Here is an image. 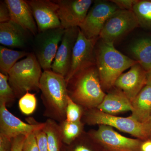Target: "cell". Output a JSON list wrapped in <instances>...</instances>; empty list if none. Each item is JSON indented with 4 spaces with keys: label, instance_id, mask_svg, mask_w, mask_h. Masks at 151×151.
<instances>
[{
    "label": "cell",
    "instance_id": "obj_1",
    "mask_svg": "<svg viewBox=\"0 0 151 151\" xmlns=\"http://www.w3.org/2000/svg\"><path fill=\"white\" fill-rule=\"evenodd\" d=\"M68 94L84 110L97 108L105 96L96 63L79 70L67 82Z\"/></svg>",
    "mask_w": 151,
    "mask_h": 151
},
{
    "label": "cell",
    "instance_id": "obj_2",
    "mask_svg": "<svg viewBox=\"0 0 151 151\" xmlns=\"http://www.w3.org/2000/svg\"><path fill=\"white\" fill-rule=\"evenodd\" d=\"M39 90L45 108L43 116L58 124L65 121L68 95L65 77L52 70H44Z\"/></svg>",
    "mask_w": 151,
    "mask_h": 151
},
{
    "label": "cell",
    "instance_id": "obj_3",
    "mask_svg": "<svg viewBox=\"0 0 151 151\" xmlns=\"http://www.w3.org/2000/svg\"><path fill=\"white\" fill-rule=\"evenodd\" d=\"M95 58L102 88L107 92L125 70L138 63L117 50L114 44L101 40L96 44Z\"/></svg>",
    "mask_w": 151,
    "mask_h": 151
},
{
    "label": "cell",
    "instance_id": "obj_4",
    "mask_svg": "<svg viewBox=\"0 0 151 151\" xmlns=\"http://www.w3.org/2000/svg\"><path fill=\"white\" fill-rule=\"evenodd\" d=\"M42 69L33 52H29L11 68L7 75L9 82L17 98L27 92L39 90Z\"/></svg>",
    "mask_w": 151,
    "mask_h": 151
},
{
    "label": "cell",
    "instance_id": "obj_5",
    "mask_svg": "<svg viewBox=\"0 0 151 151\" xmlns=\"http://www.w3.org/2000/svg\"><path fill=\"white\" fill-rule=\"evenodd\" d=\"M81 122L88 125H104L115 128L142 141L148 139L144 124L131 116L122 117L107 114L97 108L84 110Z\"/></svg>",
    "mask_w": 151,
    "mask_h": 151
},
{
    "label": "cell",
    "instance_id": "obj_6",
    "mask_svg": "<svg viewBox=\"0 0 151 151\" xmlns=\"http://www.w3.org/2000/svg\"><path fill=\"white\" fill-rule=\"evenodd\" d=\"M65 30L62 27L47 30L38 32L33 38V53L43 71L51 70L52 64Z\"/></svg>",
    "mask_w": 151,
    "mask_h": 151
},
{
    "label": "cell",
    "instance_id": "obj_7",
    "mask_svg": "<svg viewBox=\"0 0 151 151\" xmlns=\"http://www.w3.org/2000/svg\"><path fill=\"white\" fill-rule=\"evenodd\" d=\"M139 27L137 19L133 11L119 9L105 23L99 39L114 44Z\"/></svg>",
    "mask_w": 151,
    "mask_h": 151
},
{
    "label": "cell",
    "instance_id": "obj_8",
    "mask_svg": "<svg viewBox=\"0 0 151 151\" xmlns=\"http://www.w3.org/2000/svg\"><path fill=\"white\" fill-rule=\"evenodd\" d=\"M119 9L110 1H95L78 27L87 38H99L105 23Z\"/></svg>",
    "mask_w": 151,
    "mask_h": 151
},
{
    "label": "cell",
    "instance_id": "obj_9",
    "mask_svg": "<svg viewBox=\"0 0 151 151\" xmlns=\"http://www.w3.org/2000/svg\"><path fill=\"white\" fill-rule=\"evenodd\" d=\"M88 132L105 151H140L143 141L124 137L110 126L99 125Z\"/></svg>",
    "mask_w": 151,
    "mask_h": 151
},
{
    "label": "cell",
    "instance_id": "obj_10",
    "mask_svg": "<svg viewBox=\"0 0 151 151\" xmlns=\"http://www.w3.org/2000/svg\"><path fill=\"white\" fill-rule=\"evenodd\" d=\"M28 123L22 122L14 116L6 104L0 103V135L12 140L19 136H27L43 129L44 123H39L32 118H28Z\"/></svg>",
    "mask_w": 151,
    "mask_h": 151
},
{
    "label": "cell",
    "instance_id": "obj_11",
    "mask_svg": "<svg viewBox=\"0 0 151 151\" xmlns=\"http://www.w3.org/2000/svg\"><path fill=\"white\" fill-rule=\"evenodd\" d=\"M99 39L87 38L79 29L73 48L70 70L65 77L66 82L79 70L95 63V47Z\"/></svg>",
    "mask_w": 151,
    "mask_h": 151
},
{
    "label": "cell",
    "instance_id": "obj_12",
    "mask_svg": "<svg viewBox=\"0 0 151 151\" xmlns=\"http://www.w3.org/2000/svg\"><path fill=\"white\" fill-rule=\"evenodd\" d=\"M58 14L61 27H79L94 3L92 0H57Z\"/></svg>",
    "mask_w": 151,
    "mask_h": 151
},
{
    "label": "cell",
    "instance_id": "obj_13",
    "mask_svg": "<svg viewBox=\"0 0 151 151\" xmlns=\"http://www.w3.org/2000/svg\"><path fill=\"white\" fill-rule=\"evenodd\" d=\"M36 23L38 32L61 27L58 10V6L54 1L28 0Z\"/></svg>",
    "mask_w": 151,
    "mask_h": 151
},
{
    "label": "cell",
    "instance_id": "obj_14",
    "mask_svg": "<svg viewBox=\"0 0 151 151\" xmlns=\"http://www.w3.org/2000/svg\"><path fill=\"white\" fill-rule=\"evenodd\" d=\"M79 27L70 28L65 30L51 66L55 73L65 77L71 65L73 47L78 37Z\"/></svg>",
    "mask_w": 151,
    "mask_h": 151
},
{
    "label": "cell",
    "instance_id": "obj_15",
    "mask_svg": "<svg viewBox=\"0 0 151 151\" xmlns=\"http://www.w3.org/2000/svg\"><path fill=\"white\" fill-rule=\"evenodd\" d=\"M147 72L138 63L119 76L114 87L120 89L132 101L146 85Z\"/></svg>",
    "mask_w": 151,
    "mask_h": 151
},
{
    "label": "cell",
    "instance_id": "obj_16",
    "mask_svg": "<svg viewBox=\"0 0 151 151\" xmlns=\"http://www.w3.org/2000/svg\"><path fill=\"white\" fill-rule=\"evenodd\" d=\"M32 35L28 31L12 21L0 23V43L3 46L24 49L30 42Z\"/></svg>",
    "mask_w": 151,
    "mask_h": 151
},
{
    "label": "cell",
    "instance_id": "obj_17",
    "mask_svg": "<svg viewBox=\"0 0 151 151\" xmlns=\"http://www.w3.org/2000/svg\"><path fill=\"white\" fill-rule=\"evenodd\" d=\"M10 12L11 21L28 31L34 37L38 32L32 12L26 1L5 0Z\"/></svg>",
    "mask_w": 151,
    "mask_h": 151
},
{
    "label": "cell",
    "instance_id": "obj_18",
    "mask_svg": "<svg viewBox=\"0 0 151 151\" xmlns=\"http://www.w3.org/2000/svg\"><path fill=\"white\" fill-rule=\"evenodd\" d=\"M108 92L97 109L104 113L114 116L127 111L132 112L131 100L122 91L114 87Z\"/></svg>",
    "mask_w": 151,
    "mask_h": 151
},
{
    "label": "cell",
    "instance_id": "obj_19",
    "mask_svg": "<svg viewBox=\"0 0 151 151\" xmlns=\"http://www.w3.org/2000/svg\"><path fill=\"white\" fill-rule=\"evenodd\" d=\"M131 103V116L142 124L147 122L151 117V86L146 85Z\"/></svg>",
    "mask_w": 151,
    "mask_h": 151
},
{
    "label": "cell",
    "instance_id": "obj_20",
    "mask_svg": "<svg viewBox=\"0 0 151 151\" xmlns=\"http://www.w3.org/2000/svg\"><path fill=\"white\" fill-rule=\"evenodd\" d=\"M131 54L146 72L151 70V37L138 39L130 45Z\"/></svg>",
    "mask_w": 151,
    "mask_h": 151
},
{
    "label": "cell",
    "instance_id": "obj_21",
    "mask_svg": "<svg viewBox=\"0 0 151 151\" xmlns=\"http://www.w3.org/2000/svg\"><path fill=\"white\" fill-rule=\"evenodd\" d=\"M65 151H105L99 143L90 134L84 131L71 144H63Z\"/></svg>",
    "mask_w": 151,
    "mask_h": 151
},
{
    "label": "cell",
    "instance_id": "obj_22",
    "mask_svg": "<svg viewBox=\"0 0 151 151\" xmlns=\"http://www.w3.org/2000/svg\"><path fill=\"white\" fill-rule=\"evenodd\" d=\"M43 130L47 136L48 151H62L64 143L59 124L48 119L44 122Z\"/></svg>",
    "mask_w": 151,
    "mask_h": 151
},
{
    "label": "cell",
    "instance_id": "obj_23",
    "mask_svg": "<svg viewBox=\"0 0 151 151\" xmlns=\"http://www.w3.org/2000/svg\"><path fill=\"white\" fill-rule=\"evenodd\" d=\"M29 52L24 50L10 49L0 46V70L1 73L8 75L9 71L19 60L26 57Z\"/></svg>",
    "mask_w": 151,
    "mask_h": 151
},
{
    "label": "cell",
    "instance_id": "obj_24",
    "mask_svg": "<svg viewBox=\"0 0 151 151\" xmlns=\"http://www.w3.org/2000/svg\"><path fill=\"white\" fill-rule=\"evenodd\" d=\"M59 125L63 142L65 145H70L84 132V124L81 121L70 122L65 120Z\"/></svg>",
    "mask_w": 151,
    "mask_h": 151
},
{
    "label": "cell",
    "instance_id": "obj_25",
    "mask_svg": "<svg viewBox=\"0 0 151 151\" xmlns=\"http://www.w3.org/2000/svg\"><path fill=\"white\" fill-rule=\"evenodd\" d=\"M133 11L140 27L151 29V1L138 0Z\"/></svg>",
    "mask_w": 151,
    "mask_h": 151
},
{
    "label": "cell",
    "instance_id": "obj_26",
    "mask_svg": "<svg viewBox=\"0 0 151 151\" xmlns=\"http://www.w3.org/2000/svg\"><path fill=\"white\" fill-rule=\"evenodd\" d=\"M16 98L14 90L9 82L7 75L0 73V103L10 106Z\"/></svg>",
    "mask_w": 151,
    "mask_h": 151
},
{
    "label": "cell",
    "instance_id": "obj_27",
    "mask_svg": "<svg viewBox=\"0 0 151 151\" xmlns=\"http://www.w3.org/2000/svg\"><path fill=\"white\" fill-rule=\"evenodd\" d=\"M37 103L35 94L27 92L19 100V107L23 114L29 115L35 111Z\"/></svg>",
    "mask_w": 151,
    "mask_h": 151
},
{
    "label": "cell",
    "instance_id": "obj_28",
    "mask_svg": "<svg viewBox=\"0 0 151 151\" xmlns=\"http://www.w3.org/2000/svg\"><path fill=\"white\" fill-rule=\"evenodd\" d=\"M84 108L68 96L66 110V121L70 122H81L84 112Z\"/></svg>",
    "mask_w": 151,
    "mask_h": 151
},
{
    "label": "cell",
    "instance_id": "obj_29",
    "mask_svg": "<svg viewBox=\"0 0 151 151\" xmlns=\"http://www.w3.org/2000/svg\"><path fill=\"white\" fill-rule=\"evenodd\" d=\"M22 151H39L34 133L30 134L25 137Z\"/></svg>",
    "mask_w": 151,
    "mask_h": 151
},
{
    "label": "cell",
    "instance_id": "obj_30",
    "mask_svg": "<svg viewBox=\"0 0 151 151\" xmlns=\"http://www.w3.org/2000/svg\"><path fill=\"white\" fill-rule=\"evenodd\" d=\"M34 134L39 151H48L47 136L43 129L37 130L35 132Z\"/></svg>",
    "mask_w": 151,
    "mask_h": 151
},
{
    "label": "cell",
    "instance_id": "obj_31",
    "mask_svg": "<svg viewBox=\"0 0 151 151\" xmlns=\"http://www.w3.org/2000/svg\"><path fill=\"white\" fill-rule=\"evenodd\" d=\"M138 0H112L120 9L133 11V7Z\"/></svg>",
    "mask_w": 151,
    "mask_h": 151
},
{
    "label": "cell",
    "instance_id": "obj_32",
    "mask_svg": "<svg viewBox=\"0 0 151 151\" xmlns=\"http://www.w3.org/2000/svg\"><path fill=\"white\" fill-rule=\"evenodd\" d=\"M11 20L10 12L7 5L5 1L0 3V23Z\"/></svg>",
    "mask_w": 151,
    "mask_h": 151
},
{
    "label": "cell",
    "instance_id": "obj_33",
    "mask_svg": "<svg viewBox=\"0 0 151 151\" xmlns=\"http://www.w3.org/2000/svg\"><path fill=\"white\" fill-rule=\"evenodd\" d=\"M25 137L24 135H19L12 139L10 151H22Z\"/></svg>",
    "mask_w": 151,
    "mask_h": 151
},
{
    "label": "cell",
    "instance_id": "obj_34",
    "mask_svg": "<svg viewBox=\"0 0 151 151\" xmlns=\"http://www.w3.org/2000/svg\"><path fill=\"white\" fill-rule=\"evenodd\" d=\"M12 140L0 135V151H10Z\"/></svg>",
    "mask_w": 151,
    "mask_h": 151
},
{
    "label": "cell",
    "instance_id": "obj_35",
    "mask_svg": "<svg viewBox=\"0 0 151 151\" xmlns=\"http://www.w3.org/2000/svg\"><path fill=\"white\" fill-rule=\"evenodd\" d=\"M143 124L148 139L151 140V117Z\"/></svg>",
    "mask_w": 151,
    "mask_h": 151
},
{
    "label": "cell",
    "instance_id": "obj_36",
    "mask_svg": "<svg viewBox=\"0 0 151 151\" xmlns=\"http://www.w3.org/2000/svg\"><path fill=\"white\" fill-rule=\"evenodd\" d=\"M146 85L151 86V70L147 72V74H146Z\"/></svg>",
    "mask_w": 151,
    "mask_h": 151
}]
</instances>
